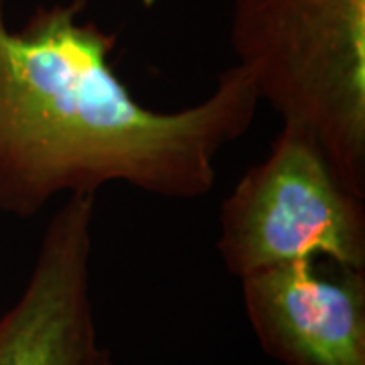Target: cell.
Listing matches in <instances>:
<instances>
[{"mask_svg":"<svg viewBox=\"0 0 365 365\" xmlns=\"http://www.w3.org/2000/svg\"><path fill=\"white\" fill-rule=\"evenodd\" d=\"M96 195H69L41 237L19 299L0 314V365H118L91 300Z\"/></svg>","mask_w":365,"mask_h":365,"instance_id":"4","label":"cell"},{"mask_svg":"<svg viewBox=\"0 0 365 365\" xmlns=\"http://www.w3.org/2000/svg\"><path fill=\"white\" fill-rule=\"evenodd\" d=\"M242 299L280 365H365V270L309 258L250 274Z\"/></svg>","mask_w":365,"mask_h":365,"instance_id":"5","label":"cell"},{"mask_svg":"<svg viewBox=\"0 0 365 365\" xmlns=\"http://www.w3.org/2000/svg\"><path fill=\"white\" fill-rule=\"evenodd\" d=\"M230 43L260 102L365 199V0H234Z\"/></svg>","mask_w":365,"mask_h":365,"instance_id":"2","label":"cell"},{"mask_svg":"<svg viewBox=\"0 0 365 365\" xmlns=\"http://www.w3.org/2000/svg\"><path fill=\"white\" fill-rule=\"evenodd\" d=\"M217 252L240 280L309 258L365 270V199L341 185L311 136L282 126L223 199Z\"/></svg>","mask_w":365,"mask_h":365,"instance_id":"3","label":"cell"},{"mask_svg":"<svg viewBox=\"0 0 365 365\" xmlns=\"http://www.w3.org/2000/svg\"><path fill=\"white\" fill-rule=\"evenodd\" d=\"M79 9H39L11 31L0 2V209L26 220L114 182L163 199L207 195L217 157L260 106L248 69H223L205 100L158 112L118 78L116 37L78 21Z\"/></svg>","mask_w":365,"mask_h":365,"instance_id":"1","label":"cell"}]
</instances>
